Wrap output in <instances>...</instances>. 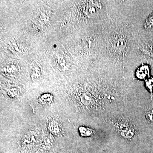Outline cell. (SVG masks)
<instances>
[{"mask_svg":"<svg viewBox=\"0 0 153 153\" xmlns=\"http://www.w3.org/2000/svg\"><path fill=\"white\" fill-rule=\"evenodd\" d=\"M150 72L149 66L143 65L137 68L136 75L138 79L146 80L150 77Z\"/></svg>","mask_w":153,"mask_h":153,"instance_id":"277c9868","label":"cell"},{"mask_svg":"<svg viewBox=\"0 0 153 153\" xmlns=\"http://www.w3.org/2000/svg\"><path fill=\"white\" fill-rule=\"evenodd\" d=\"M53 144V139L51 135L44 136L42 138L41 149L42 150L49 149L52 147Z\"/></svg>","mask_w":153,"mask_h":153,"instance_id":"5b68a950","label":"cell"},{"mask_svg":"<svg viewBox=\"0 0 153 153\" xmlns=\"http://www.w3.org/2000/svg\"><path fill=\"white\" fill-rule=\"evenodd\" d=\"M52 97L49 94H45L42 95L40 98V101L44 104H49L52 102Z\"/></svg>","mask_w":153,"mask_h":153,"instance_id":"9c48e42d","label":"cell"},{"mask_svg":"<svg viewBox=\"0 0 153 153\" xmlns=\"http://www.w3.org/2000/svg\"><path fill=\"white\" fill-rule=\"evenodd\" d=\"M140 50L145 55L153 58V44H145L140 48Z\"/></svg>","mask_w":153,"mask_h":153,"instance_id":"52a82bcc","label":"cell"},{"mask_svg":"<svg viewBox=\"0 0 153 153\" xmlns=\"http://www.w3.org/2000/svg\"><path fill=\"white\" fill-rule=\"evenodd\" d=\"M146 87L151 93L153 91V77H149L146 80Z\"/></svg>","mask_w":153,"mask_h":153,"instance_id":"8fae6325","label":"cell"},{"mask_svg":"<svg viewBox=\"0 0 153 153\" xmlns=\"http://www.w3.org/2000/svg\"><path fill=\"white\" fill-rule=\"evenodd\" d=\"M38 135L36 132L33 131H28L22 139V146L25 148H30L32 145L36 143Z\"/></svg>","mask_w":153,"mask_h":153,"instance_id":"3957f363","label":"cell"},{"mask_svg":"<svg viewBox=\"0 0 153 153\" xmlns=\"http://www.w3.org/2000/svg\"><path fill=\"white\" fill-rule=\"evenodd\" d=\"M47 128L49 132L55 135L60 136L62 133L60 122L55 117L49 118L47 122Z\"/></svg>","mask_w":153,"mask_h":153,"instance_id":"7a4b0ae2","label":"cell"},{"mask_svg":"<svg viewBox=\"0 0 153 153\" xmlns=\"http://www.w3.org/2000/svg\"><path fill=\"white\" fill-rule=\"evenodd\" d=\"M144 26L145 29L148 31H153V12L146 20Z\"/></svg>","mask_w":153,"mask_h":153,"instance_id":"ba28073f","label":"cell"},{"mask_svg":"<svg viewBox=\"0 0 153 153\" xmlns=\"http://www.w3.org/2000/svg\"><path fill=\"white\" fill-rule=\"evenodd\" d=\"M145 117L149 123L153 125V106L146 111Z\"/></svg>","mask_w":153,"mask_h":153,"instance_id":"30bf717a","label":"cell"},{"mask_svg":"<svg viewBox=\"0 0 153 153\" xmlns=\"http://www.w3.org/2000/svg\"><path fill=\"white\" fill-rule=\"evenodd\" d=\"M109 122L118 134L128 140L134 139L137 132L131 122L125 118L118 117L109 120Z\"/></svg>","mask_w":153,"mask_h":153,"instance_id":"6da1fadb","label":"cell"},{"mask_svg":"<svg viewBox=\"0 0 153 153\" xmlns=\"http://www.w3.org/2000/svg\"><path fill=\"white\" fill-rule=\"evenodd\" d=\"M79 134L82 137L92 136L95 134V131L93 129L85 126H80L78 128Z\"/></svg>","mask_w":153,"mask_h":153,"instance_id":"8992f818","label":"cell"}]
</instances>
